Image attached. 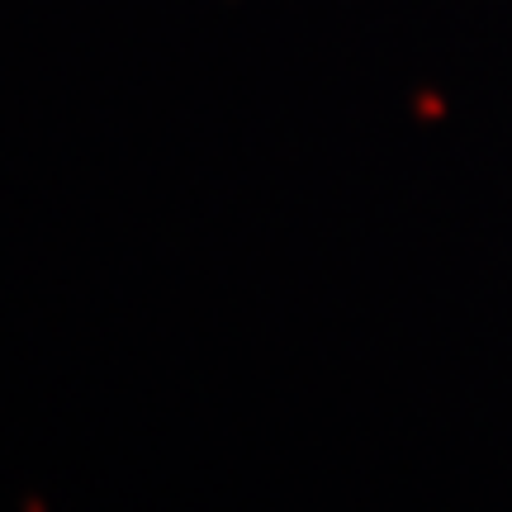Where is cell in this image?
I'll use <instances>...</instances> for the list:
<instances>
[]
</instances>
